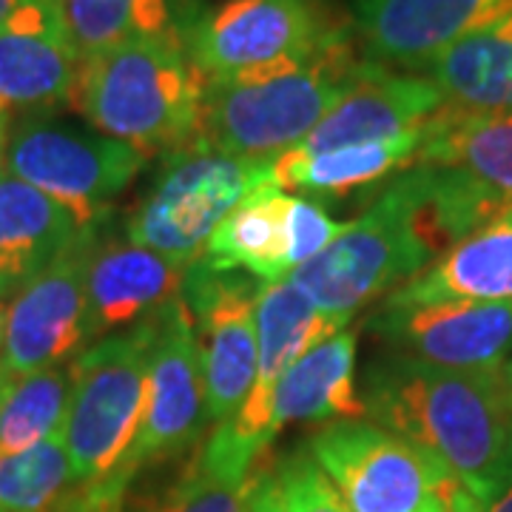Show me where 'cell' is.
Here are the masks:
<instances>
[{"instance_id":"cell-1","label":"cell","mask_w":512,"mask_h":512,"mask_svg":"<svg viewBox=\"0 0 512 512\" xmlns=\"http://www.w3.org/2000/svg\"><path fill=\"white\" fill-rule=\"evenodd\" d=\"M365 419L436 456L476 501L512 476L507 370H447L390 353L365 373Z\"/></svg>"},{"instance_id":"cell-2","label":"cell","mask_w":512,"mask_h":512,"mask_svg":"<svg viewBox=\"0 0 512 512\" xmlns=\"http://www.w3.org/2000/svg\"><path fill=\"white\" fill-rule=\"evenodd\" d=\"M202 97L205 77L188 57L183 35H160L83 57L69 106L94 131L151 160L194 143Z\"/></svg>"},{"instance_id":"cell-3","label":"cell","mask_w":512,"mask_h":512,"mask_svg":"<svg viewBox=\"0 0 512 512\" xmlns=\"http://www.w3.org/2000/svg\"><path fill=\"white\" fill-rule=\"evenodd\" d=\"M342 37L308 63L279 72L205 83L200 131L191 146L274 163L299 146L348 92L362 57Z\"/></svg>"},{"instance_id":"cell-4","label":"cell","mask_w":512,"mask_h":512,"mask_svg":"<svg viewBox=\"0 0 512 512\" xmlns=\"http://www.w3.org/2000/svg\"><path fill=\"white\" fill-rule=\"evenodd\" d=\"M433 265V254L413 225V211L399 174L359 220L305 262L288 279L336 328H348L370 302L399 291Z\"/></svg>"},{"instance_id":"cell-5","label":"cell","mask_w":512,"mask_h":512,"mask_svg":"<svg viewBox=\"0 0 512 512\" xmlns=\"http://www.w3.org/2000/svg\"><path fill=\"white\" fill-rule=\"evenodd\" d=\"M157 313L97 339L72 359V402L63 439L77 487L103 484L134 439L146 404Z\"/></svg>"},{"instance_id":"cell-6","label":"cell","mask_w":512,"mask_h":512,"mask_svg":"<svg viewBox=\"0 0 512 512\" xmlns=\"http://www.w3.org/2000/svg\"><path fill=\"white\" fill-rule=\"evenodd\" d=\"M208 421L200 339L185 299L177 296L157 313V342L148 367L146 404L126 456L103 484L80 487V498L92 510H117L134 478L146 467L188 453L202 439Z\"/></svg>"},{"instance_id":"cell-7","label":"cell","mask_w":512,"mask_h":512,"mask_svg":"<svg viewBox=\"0 0 512 512\" xmlns=\"http://www.w3.org/2000/svg\"><path fill=\"white\" fill-rule=\"evenodd\" d=\"M274 183L271 163L185 146L165 154L148 191L131 208L123 234L174 262L191 265L211 234L256 188Z\"/></svg>"},{"instance_id":"cell-8","label":"cell","mask_w":512,"mask_h":512,"mask_svg":"<svg viewBox=\"0 0 512 512\" xmlns=\"http://www.w3.org/2000/svg\"><path fill=\"white\" fill-rule=\"evenodd\" d=\"M353 35L325 0H225L185 29V49L205 83L308 63Z\"/></svg>"},{"instance_id":"cell-9","label":"cell","mask_w":512,"mask_h":512,"mask_svg":"<svg viewBox=\"0 0 512 512\" xmlns=\"http://www.w3.org/2000/svg\"><path fill=\"white\" fill-rule=\"evenodd\" d=\"M308 447L350 512H447L461 490L439 458L370 419L330 421Z\"/></svg>"},{"instance_id":"cell-10","label":"cell","mask_w":512,"mask_h":512,"mask_svg":"<svg viewBox=\"0 0 512 512\" xmlns=\"http://www.w3.org/2000/svg\"><path fill=\"white\" fill-rule=\"evenodd\" d=\"M146 163V154L128 143L37 114L9 126L3 148L6 174L63 202L83 225L106 217L111 200L140 177Z\"/></svg>"},{"instance_id":"cell-11","label":"cell","mask_w":512,"mask_h":512,"mask_svg":"<svg viewBox=\"0 0 512 512\" xmlns=\"http://www.w3.org/2000/svg\"><path fill=\"white\" fill-rule=\"evenodd\" d=\"M109 220L106 214L86 225L55 256V262L6 305L0 382L26 376L40 367L66 365L92 345L86 279L97 239Z\"/></svg>"},{"instance_id":"cell-12","label":"cell","mask_w":512,"mask_h":512,"mask_svg":"<svg viewBox=\"0 0 512 512\" xmlns=\"http://www.w3.org/2000/svg\"><path fill=\"white\" fill-rule=\"evenodd\" d=\"M259 279L239 271H217L197 259L185 271L183 299L194 316L202 350L208 419L228 424L248 402L256 379V293Z\"/></svg>"},{"instance_id":"cell-13","label":"cell","mask_w":512,"mask_h":512,"mask_svg":"<svg viewBox=\"0 0 512 512\" xmlns=\"http://www.w3.org/2000/svg\"><path fill=\"white\" fill-rule=\"evenodd\" d=\"M367 328L393 353L447 370H507L512 359V299L382 305Z\"/></svg>"},{"instance_id":"cell-14","label":"cell","mask_w":512,"mask_h":512,"mask_svg":"<svg viewBox=\"0 0 512 512\" xmlns=\"http://www.w3.org/2000/svg\"><path fill=\"white\" fill-rule=\"evenodd\" d=\"M512 12V0H353L350 29L367 63L424 72L430 60Z\"/></svg>"},{"instance_id":"cell-15","label":"cell","mask_w":512,"mask_h":512,"mask_svg":"<svg viewBox=\"0 0 512 512\" xmlns=\"http://www.w3.org/2000/svg\"><path fill=\"white\" fill-rule=\"evenodd\" d=\"M444 109V97L427 74H407L362 60L348 92L336 100L325 120L293 146L299 154L393 140L430 126Z\"/></svg>"},{"instance_id":"cell-16","label":"cell","mask_w":512,"mask_h":512,"mask_svg":"<svg viewBox=\"0 0 512 512\" xmlns=\"http://www.w3.org/2000/svg\"><path fill=\"white\" fill-rule=\"evenodd\" d=\"M342 419H365V399L356 387V333L350 328L316 342L285 367L245 439V450L262 458L288 424Z\"/></svg>"},{"instance_id":"cell-17","label":"cell","mask_w":512,"mask_h":512,"mask_svg":"<svg viewBox=\"0 0 512 512\" xmlns=\"http://www.w3.org/2000/svg\"><path fill=\"white\" fill-rule=\"evenodd\" d=\"M336 328L322 313L313 308V302L293 285L291 279L282 282H262L256 293V336H259V359H256V379L251 387L248 402L242 404L239 416L228 424H217L211 439L237 456L245 464H259L245 450V439L254 430L256 419L262 416L265 402L285 373V367L293 365L305 350L328 339Z\"/></svg>"},{"instance_id":"cell-18","label":"cell","mask_w":512,"mask_h":512,"mask_svg":"<svg viewBox=\"0 0 512 512\" xmlns=\"http://www.w3.org/2000/svg\"><path fill=\"white\" fill-rule=\"evenodd\" d=\"M80 72L55 0H26L0 29V111H43L72 103Z\"/></svg>"},{"instance_id":"cell-19","label":"cell","mask_w":512,"mask_h":512,"mask_svg":"<svg viewBox=\"0 0 512 512\" xmlns=\"http://www.w3.org/2000/svg\"><path fill=\"white\" fill-rule=\"evenodd\" d=\"M109 228V222H106ZM103 234L89 265V336L92 342L137 325L183 296L188 265L131 242L126 234Z\"/></svg>"},{"instance_id":"cell-20","label":"cell","mask_w":512,"mask_h":512,"mask_svg":"<svg viewBox=\"0 0 512 512\" xmlns=\"http://www.w3.org/2000/svg\"><path fill=\"white\" fill-rule=\"evenodd\" d=\"M83 228L72 208L0 171V302L46 271Z\"/></svg>"},{"instance_id":"cell-21","label":"cell","mask_w":512,"mask_h":512,"mask_svg":"<svg viewBox=\"0 0 512 512\" xmlns=\"http://www.w3.org/2000/svg\"><path fill=\"white\" fill-rule=\"evenodd\" d=\"M447 299H512V208L404 282L384 299V305H424Z\"/></svg>"},{"instance_id":"cell-22","label":"cell","mask_w":512,"mask_h":512,"mask_svg":"<svg viewBox=\"0 0 512 512\" xmlns=\"http://www.w3.org/2000/svg\"><path fill=\"white\" fill-rule=\"evenodd\" d=\"M427 128L356 146L330 148L316 154L285 151L271 163L274 185L296 194L316 197H350L367 185H376L416 163Z\"/></svg>"},{"instance_id":"cell-23","label":"cell","mask_w":512,"mask_h":512,"mask_svg":"<svg viewBox=\"0 0 512 512\" xmlns=\"http://www.w3.org/2000/svg\"><path fill=\"white\" fill-rule=\"evenodd\" d=\"M444 106L464 114L512 109V12L427 63Z\"/></svg>"},{"instance_id":"cell-24","label":"cell","mask_w":512,"mask_h":512,"mask_svg":"<svg viewBox=\"0 0 512 512\" xmlns=\"http://www.w3.org/2000/svg\"><path fill=\"white\" fill-rule=\"evenodd\" d=\"M413 165H447L470 174L512 205V109H444L430 120Z\"/></svg>"},{"instance_id":"cell-25","label":"cell","mask_w":512,"mask_h":512,"mask_svg":"<svg viewBox=\"0 0 512 512\" xmlns=\"http://www.w3.org/2000/svg\"><path fill=\"white\" fill-rule=\"evenodd\" d=\"M288 197L274 183L256 188L211 234L202 259L259 282L288 279Z\"/></svg>"},{"instance_id":"cell-26","label":"cell","mask_w":512,"mask_h":512,"mask_svg":"<svg viewBox=\"0 0 512 512\" xmlns=\"http://www.w3.org/2000/svg\"><path fill=\"white\" fill-rule=\"evenodd\" d=\"M55 6L80 60L140 37L185 35L191 26L183 0H55Z\"/></svg>"},{"instance_id":"cell-27","label":"cell","mask_w":512,"mask_h":512,"mask_svg":"<svg viewBox=\"0 0 512 512\" xmlns=\"http://www.w3.org/2000/svg\"><path fill=\"white\" fill-rule=\"evenodd\" d=\"M256 473V464L228 456L205 439L174 476L143 495L131 512H245Z\"/></svg>"},{"instance_id":"cell-28","label":"cell","mask_w":512,"mask_h":512,"mask_svg":"<svg viewBox=\"0 0 512 512\" xmlns=\"http://www.w3.org/2000/svg\"><path fill=\"white\" fill-rule=\"evenodd\" d=\"M72 402V362L0 382V453H20L63 433Z\"/></svg>"},{"instance_id":"cell-29","label":"cell","mask_w":512,"mask_h":512,"mask_svg":"<svg viewBox=\"0 0 512 512\" xmlns=\"http://www.w3.org/2000/svg\"><path fill=\"white\" fill-rule=\"evenodd\" d=\"M72 484L63 433L20 453H0V512H52Z\"/></svg>"},{"instance_id":"cell-30","label":"cell","mask_w":512,"mask_h":512,"mask_svg":"<svg viewBox=\"0 0 512 512\" xmlns=\"http://www.w3.org/2000/svg\"><path fill=\"white\" fill-rule=\"evenodd\" d=\"M276 481L285 512H350L311 447H296L282 458L276 467Z\"/></svg>"},{"instance_id":"cell-31","label":"cell","mask_w":512,"mask_h":512,"mask_svg":"<svg viewBox=\"0 0 512 512\" xmlns=\"http://www.w3.org/2000/svg\"><path fill=\"white\" fill-rule=\"evenodd\" d=\"M348 222L333 220L328 208L311 197H288V274L322 254Z\"/></svg>"},{"instance_id":"cell-32","label":"cell","mask_w":512,"mask_h":512,"mask_svg":"<svg viewBox=\"0 0 512 512\" xmlns=\"http://www.w3.org/2000/svg\"><path fill=\"white\" fill-rule=\"evenodd\" d=\"M245 512H285L276 473L259 467V473H256L254 478V487H251V495H248V507H245Z\"/></svg>"},{"instance_id":"cell-33","label":"cell","mask_w":512,"mask_h":512,"mask_svg":"<svg viewBox=\"0 0 512 512\" xmlns=\"http://www.w3.org/2000/svg\"><path fill=\"white\" fill-rule=\"evenodd\" d=\"M453 512H512V476L495 490L487 501H476L464 487L453 495Z\"/></svg>"},{"instance_id":"cell-34","label":"cell","mask_w":512,"mask_h":512,"mask_svg":"<svg viewBox=\"0 0 512 512\" xmlns=\"http://www.w3.org/2000/svg\"><path fill=\"white\" fill-rule=\"evenodd\" d=\"M52 512H103V510H92V507H89V504L80 498V493H77V495H72L69 501L63 498V501H60V504H57Z\"/></svg>"},{"instance_id":"cell-35","label":"cell","mask_w":512,"mask_h":512,"mask_svg":"<svg viewBox=\"0 0 512 512\" xmlns=\"http://www.w3.org/2000/svg\"><path fill=\"white\" fill-rule=\"evenodd\" d=\"M23 3H26V0H0V29L15 18V12H18Z\"/></svg>"},{"instance_id":"cell-36","label":"cell","mask_w":512,"mask_h":512,"mask_svg":"<svg viewBox=\"0 0 512 512\" xmlns=\"http://www.w3.org/2000/svg\"><path fill=\"white\" fill-rule=\"evenodd\" d=\"M6 137H9V114L0 111V171H3V148H6Z\"/></svg>"},{"instance_id":"cell-37","label":"cell","mask_w":512,"mask_h":512,"mask_svg":"<svg viewBox=\"0 0 512 512\" xmlns=\"http://www.w3.org/2000/svg\"><path fill=\"white\" fill-rule=\"evenodd\" d=\"M3 342H6V302H0V362H3Z\"/></svg>"},{"instance_id":"cell-38","label":"cell","mask_w":512,"mask_h":512,"mask_svg":"<svg viewBox=\"0 0 512 512\" xmlns=\"http://www.w3.org/2000/svg\"><path fill=\"white\" fill-rule=\"evenodd\" d=\"M507 379H510V384H512V359H510V365H507Z\"/></svg>"},{"instance_id":"cell-39","label":"cell","mask_w":512,"mask_h":512,"mask_svg":"<svg viewBox=\"0 0 512 512\" xmlns=\"http://www.w3.org/2000/svg\"><path fill=\"white\" fill-rule=\"evenodd\" d=\"M447 512H453V510H447Z\"/></svg>"}]
</instances>
